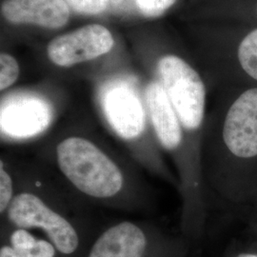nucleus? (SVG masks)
Segmentation results:
<instances>
[{
  "label": "nucleus",
  "instance_id": "nucleus-1",
  "mask_svg": "<svg viewBox=\"0 0 257 257\" xmlns=\"http://www.w3.org/2000/svg\"><path fill=\"white\" fill-rule=\"evenodd\" d=\"M51 158L56 172L74 192L110 208H140L145 193L133 171L93 137L67 135L56 138Z\"/></svg>",
  "mask_w": 257,
  "mask_h": 257
},
{
  "label": "nucleus",
  "instance_id": "nucleus-2",
  "mask_svg": "<svg viewBox=\"0 0 257 257\" xmlns=\"http://www.w3.org/2000/svg\"><path fill=\"white\" fill-rule=\"evenodd\" d=\"M98 101L107 127L132 157L148 171L164 175L161 150L147 104L144 105L136 85L126 79L105 83L99 90Z\"/></svg>",
  "mask_w": 257,
  "mask_h": 257
},
{
  "label": "nucleus",
  "instance_id": "nucleus-3",
  "mask_svg": "<svg viewBox=\"0 0 257 257\" xmlns=\"http://www.w3.org/2000/svg\"><path fill=\"white\" fill-rule=\"evenodd\" d=\"M1 216L5 227L42 231L59 257L85 256L94 236L70 218L46 194L31 187H17L13 201Z\"/></svg>",
  "mask_w": 257,
  "mask_h": 257
},
{
  "label": "nucleus",
  "instance_id": "nucleus-4",
  "mask_svg": "<svg viewBox=\"0 0 257 257\" xmlns=\"http://www.w3.org/2000/svg\"><path fill=\"white\" fill-rule=\"evenodd\" d=\"M183 242L145 222L120 221L94 234L84 257H185Z\"/></svg>",
  "mask_w": 257,
  "mask_h": 257
},
{
  "label": "nucleus",
  "instance_id": "nucleus-5",
  "mask_svg": "<svg viewBox=\"0 0 257 257\" xmlns=\"http://www.w3.org/2000/svg\"><path fill=\"white\" fill-rule=\"evenodd\" d=\"M158 81L162 85L190 142L202 127L206 88L191 65L176 55H166L157 64Z\"/></svg>",
  "mask_w": 257,
  "mask_h": 257
},
{
  "label": "nucleus",
  "instance_id": "nucleus-6",
  "mask_svg": "<svg viewBox=\"0 0 257 257\" xmlns=\"http://www.w3.org/2000/svg\"><path fill=\"white\" fill-rule=\"evenodd\" d=\"M1 140L19 143L40 138L55 118L50 101L36 92L10 93L2 98Z\"/></svg>",
  "mask_w": 257,
  "mask_h": 257
},
{
  "label": "nucleus",
  "instance_id": "nucleus-7",
  "mask_svg": "<svg viewBox=\"0 0 257 257\" xmlns=\"http://www.w3.org/2000/svg\"><path fill=\"white\" fill-rule=\"evenodd\" d=\"M219 144L236 161L257 159V88L242 92L230 105L221 128Z\"/></svg>",
  "mask_w": 257,
  "mask_h": 257
},
{
  "label": "nucleus",
  "instance_id": "nucleus-8",
  "mask_svg": "<svg viewBox=\"0 0 257 257\" xmlns=\"http://www.w3.org/2000/svg\"><path fill=\"white\" fill-rule=\"evenodd\" d=\"M112 46L113 38L109 30L92 24L52 40L48 56L57 66L70 67L105 55Z\"/></svg>",
  "mask_w": 257,
  "mask_h": 257
},
{
  "label": "nucleus",
  "instance_id": "nucleus-9",
  "mask_svg": "<svg viewBox=\"0 0 257 257\" xmlns=\"http://www.w3.org/2000/svg\"><path fill=\"white\" fill-rule=\"evenodd\" d=\"M1 12L11 23L50 29L63 27L70 18L64 0H5Z\"/></svg>",
  "mask_w": 257,
  "mask_h": 257
},
{
  "label": "nucleus",
  "instance_id": "nucleus-10",
  "mask_svg": "<svg viewBox=\"0 0 257 257\" xmlns=\"http://www.w3.org/2000/svg\"><path fill=\"white\" fill-rule=\"evenodd\" d=\"M238 59L245 73L257 80V29L251 31L240 43Z\"/></svg>",
  "mask_w": 257,
  "mask_h": 257
},
{
  "label": "nucleus",
  "instance_id": "nucleus-11",
  "mask_svg": "<svg viewBox=\"0 0 257 257\" xmlns=\"http://www.w3.org/2000/svg\"><path fill=\"white\" fill-rule=\"evenodd\" d=\"M17 193V182L6 162H0V213L3 215L11 205Z\"/></svg>",
  "mask_w": 257,
  "mask_h": 257
},
{
  "label": "nucleus",
  "instance_id": "nucleus-12",
  "mask_svg": "<svg viewBox=\"0 0 257 257\" xmlns=\"http://www.w3.org/2000/svg\"><path fill=\"white\" fill-rule=\"evenodd\" d=\"M19 66L12 55L2 53L0 56V90H7L18 80Z\"/></svg>",
  "mask_w": 257,
  "mask_h": 257
},
{
  "label": "nucleus",
  "instance_id": "nucleus-13",
  "mask_svg": "<svg viewBox=\"0 0 257 257\" xmlns=\"http://www.w3.org/2000/svg\"><path fill=\"white\" fill-rule=\"evenodd\" d=\"M176 0H136L140 12L147 18H157L170 9Z\"/></svg>",
  "mask_w": 257,
  "mask_h": 257
},
{
  "label": "nucleus",
  "instance_id": "nucleus-14",
  "mask_svg": "<svg viewBox=\"0 0 257 257\" xmlns=\"http://www.w3.org/2000/svg\"><path fill=\"white\" fill-rule=\"evenodd\" d=\"M72 9L84 15H97L107 7V0H64Z\"/></svg>",
  "mask_w": 257,
  "mask_h": 257
}]
</instances>
